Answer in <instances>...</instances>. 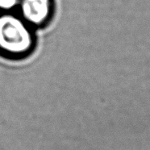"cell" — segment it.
<instances>
[{
  "label": "cell",
  "instance_id": "obj_3",
  "mask_svg": "<svg viewBox=\"0 0 150 150\" xmlns=\"http://www.w3.org/2000/svg\"><path fill=\"white\" fill-rule=\"evenodd\" d=\"M20 0H0V10L9 11L19 6Z\"/></svg>",
  "mask_w": 150,
  "mask_h": 150
},
{
  "label": "cell",
  "instance_id": "obj_1",
  "mask_svg": "<svg viewBox=\"0 0 150 150\" xmlns=\"http://www.w3.org/2000/svg\"><path fill=\"white\" fill-rule=\"evenodd\" d=\"M33 36L28 23L12 14L0 15V50L11 55H22L30 51Z\"/></svg>",
  "mask_w": 150,
  "mask_h": 150
},
{
  "label": "cell",
  "instance_id": "obj_2",
  "mask_svg": "<svg viewBox=\"0 0 150 150\" xmlns=\"http://www.w3.org/2000/svg\"><path fill=\"white\" fill-rule=\"evenodd\" d=\"M19 6L21 18L27 23L36 26L45 23L51 12L50 0H20Z\"/></svg>",
  "mask_w": 150,
  "mask_h": 150
}]
</instances>
